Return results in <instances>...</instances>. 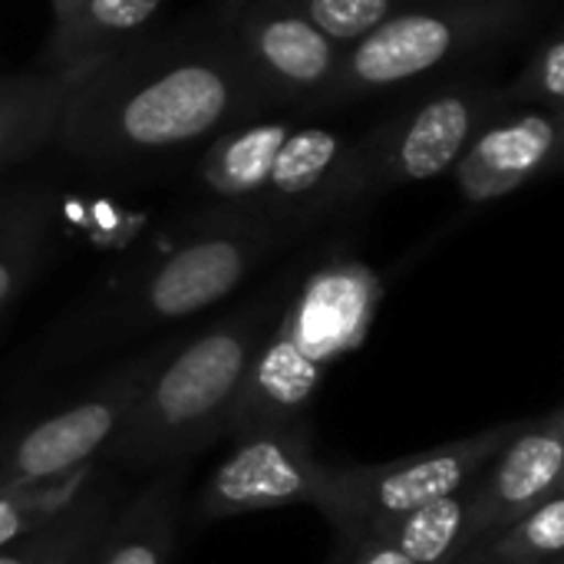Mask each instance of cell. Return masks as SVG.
<instances>
[{"label":"cell","mask_w":564,"mask_h":564,"mask_svg":"<svg viewBox=\"0 0 564 564\" xmlns=\"http://www.w3.org/2000/svg\"><path fill=\"white\" fill-rule=\"evenodd\" d=\"M99 476L102 463H89L50 482L0 489V549L59 519Z\"/></svg>","instance_id":"7402d4cb"},{"label":"cell","mask_w":564,"mask_h":564,"mask_svg":"<svg viewBox=\"0 0 564 564\" xmlns=\"http://www.w3.org/2000/svg\"><path fill=\"white\" fill-rule=\"evenodd\" d=\"M162 0H76L53 17V30L36 69L56 76H89L112 56L129 50L159 13Z\"/></svg>","instance_id":"5bb4252c"},{"label":"cell","mask_w":564,"mask_h":564,"mask_svg":"<svg viewBox=\"0 0 564 564\" xmlns=\"http://www.w3.org/2000/svg\"><path fill=\"white\" fill-rule=\"evenodd\" d=\"M334 564H413L383 539H337Z\"/></svg>","instance_id":"d4e9b609"},{"label":"cell","mask_w":564,"mask_h":564,"mask_svg":"<svg viewBox=\"0 0 564 564\" xmlns=\"http://www.w3.org/2000/svg\"><path fill=\"white\" fill-rule=\"evenodd\" d=\"M564 496L555 492L456 564H562Z\"/></svg>","instance_id":"44dd1931"},{"label":"cell","mask_w":564,"mask_h":564,"mask_svg":"<svg viewBox=\"0 0 564 564\" xmlns=\"http://www.w3.org/2000/svg\"><path fill=\"white\" fill-rule=\"evenodd\" d=\"M307 261L311 258H297L281 268L238 307L225 311L198 334L182 337L126 413L102 463L132 473L169 469L225 440V420L241 393L248 367L278 324Z\"/></svg>","instance_id":"7a4b0ae2"},{"label":"cell","mask_w":564,"mask_h":564,"mask_svg":"<svg viewBox=\"0 0 564 564\" xmlns=\"http://www.w3.org/2000/svg\"><path fill=\"white\" fill-rule=\"evenodd\" d=\"M529 17V0H436L393 10L377 30L344 50L321 102L340 106L410 83L446 59L512 33Z\"/></svg>","instance_id":"5b68a950"},{"label":"cell","mask_w":564,"mask_h":564,"mask_svg":"<svg viewBox=\"0 0 564 564\" xmlns=\"http://www.w3.org/2000/svg\"><path fill=\"white\" fill-rule=\"evenodd\" d=\"M564 479V410L522 420L519 433L496 453V459L473 479L476 486V545L499 535L506 525L562 492ZM469 549V552H473ZM466 552V555H469Z\"/></svg>","instance_id":"4fadbf2b"},{"label":"cell","mask_w":564,"mask_h":564,"mask_svg":"<svg viewBox=\"0 0 564 564\" xmlns=\"http://www.w3.org/2000/svg\"><path fill=\"white\" fill-rule=\"evenodd\" d=\"M0 195H3V185H0Z\"/></svg>","instance_id":"4316f807"},{"label":"cell","mask_w":564,"mask_h":564,"mask_svg":"<svg viewBox=\"0 0 564 564\" xmlns=\"http://www.w3.org/2000/svg\"><path fill=\"white\" fill-rule=\"evenodd\" d=\"M506 106H542V109H558L564 106V36L552 30L525 59L519 76L502 86Z\"/></svg>","instance_id":"603a6c76"},{"label":"cell","mask_w":564,"mask_h":564,"mask_svg":"<svg viewBox=\"0 0 564 564\" xmlns=\"http://www.w3.org/2000/svg\"><path fill=\"white\" fill-rule=\"evenodd\" d=\"M297 10L311 26H317L337 46H354L370 30H377L390 13L393 0H281Z\"/></svg>","instance_id":"cb8c5ba5"},{"label":"cell","mask_w":564,"mask_h":564,"mask_svg":"<svg viewBox=\"0 0 564 564\" xmlns=\"http://www.w3.org/2000/svg\"><path fill=\"white\" fill-rule=\"evenodd\" d=\"M519 423H499L466 440L413 453L373 466H330L317 512L334 525L337 539H367L397 519L423 509L473 482L496 453L519 433Z\"/></svg>","instance_id":"8992f818"},{"label":"cell","mask_w":564,"mask_h":564,"mask_svg":"<svg viewBox=\"0 0 564 564\" xmlns=\"http://www.w3.org/2000/svg\"><path fill=\"white\" fill-rule=\"evenodd\" d=\"M73 3H76V0H50V7H53V17H59V13H63V10H69Z\"/></svg>","instance_id":"484cf974"},{"label":"cell","mask_w":564,"mask_h":564,"mask_svg":"<svg viewBox=\"0 0 564 564\" xmlns=\"http://www.w3.org/2000/svg\"><path fill=\"white\" fill-rule=\"evenodd\" d=\"M56 195L46 185L3 188L0 195V311L36 278L53 245Z\"/></svg>","instance_id":"ac0fdd59"},{"label":"cell","mask_w":564,"mask_h":564,"mask_svg":"<svg viewBox=\"0 0 564 564\" xmlns=\"http://www.w3.org/2000/svg\"><path fill=\"white\" fill-rule=\"evenodd\" d=\"M383 294V274L364 258L337 248L314 254L248 367L225 440L258 426L307 423L327 373L367 340Z\"/></svg>","instance_id":"3957f363"},{"label":"cell","mask_w":564,"mask_h":564,"mask_svg":"<svg viewBox=\"0 0 564 564\" xmlns=\"http://www.w3.org/2000/svg\"><path fill=\"white\" fill-rule=\"evenodd\" d=\"M297 241L291 231L248 215L215 208L162 258L112 281L56 344V357H86L182 324L228 301L271 254Z\"/></svg>","instance_id":"277c9868"},{"label":"cell","mask_w":564,"mask_h":564,"mask_svg":"<svg viewBox=\"0 0 564 564\" xmlns=\"http://www.w3.org/2000/svg\"><path fill=\"white\" fill-rule=\"evenodd\" d=\"M506 109L509 106L499 86L466 83L440 89L410 112H400L397 119L360 135L373 195L449 172L476 132Z\"/></svg>","instance_id":"9c48e42d"},{"label":"cell","mask_w":564,"mask_h":564,"mask_svg":"<svg viewBox=\"0 0 564 564\" xmlns=\"http://www.w3.org/2000/svg\"><path fill=\"white\" fill-rule=\"evenodd\" d=\"M370 195L364 139H347L327 126H301L291 129L278 149L268 185L248 215L301 238L311 228L354 212Z\"/></svg>","instance_id":"30bf717a"},{"label":"cell","mask_w":564,"mask_h":564,"mask_svg":"<svg viewBox=\"0 0 564 564\" xmlns=\"http://www.w3.org/2000/svg\"><path fill=\"white\" fill-rule=\"evenodd\" d=\"M367 539L390 542L413 564H456L476 545V486L466 482Z\"/></svg>","instance_id":"ffe728a7"},{"label":"cell","mask_w":564,"mask_h":564,"mask_svg":"<svg viewBox=\"0 0 564 564\" xmlns=\"http://www.w3.org/2000/svg\"><path fill=\"white\" fill-rule=\"evenodd\" d=\"M116 516V486L99 476L59 519L0 549V564H89Z\"/></svg>","instance_id":"d6986e66"},{"label":"cell","mask_w":564,"mask_h":564,"mask_svg":"<svg viewBox=\"0 0 564 564\" xmlns=\"http://www.w3.org/2000/svg\"><path fill=\"white\" fill-rule=\"evenodd\" d=\"M564 112L542 106H519L499 112L453 162V182L463 202H499L539 175H545L562 152Z\"/></svg>","instance_id":"7c38bea8"},{"label":"cell","mask_w":564,"mask_h":564,"mask_svg":"<svg viewBox=\"0 0 564 564\" xmlns=\"http://www.w3.org/2000/svg\"><path fill=\"white\" fill-rule=\"evenodd\" d=\"M231 23V53L268 99H321L337 76L344 46L327 40L281 0H245Z\"/></svg>","instance_id":"8fae6325"},{"label":"cell","mask_w":564,"mask_h":564,"mask_svg":"<svg viewBox=\"0 0 564 564\" xmlns=\"http://www.w3.org/2000/svg\"><path fill=\"white\" fill-rule=\"evenodd\" d=\"M294 126L284 119L238 122L215 135L198 162L202 188L225 212H251L274 169L278 149Z\"/></svg>","instance_id":"9a60e30c"},{"label":"cell","mask_w":564,"mask_h":564,"mask_svg":"<svg viewBox=\"0 0 564 564\" xmlns=\"http://www.w3.org/2000/svg\"><path fill=\"white\" fill-rule=\"evenodd\" d=\"M79 79L83 76H56L46 69L0 76V172L56 139L63 109Z\"/></svg>","instance_id":"e0dca14e"},{"label":"cell","mask_w":564,"mask_h":564,"mask_svg":"<svg viewBox=\"0 0 564 564\" xmlns=\"http://www.w3.org/2000/svg\"><path fill=\"white\" fill-rule=\"evenodd\" d=\"M241 3H245V0H241Z\"/></svg>","instance_id":"83f0119b"},{"label":"cell","mask_w":564,"mask_h":564,"mask_svg":"<svg viewBox=\"0 0 564 564\" xmlns=\"http://www.w3.org/2000/svg\"><path fill=\"white\" fill-rule=\"evenodd\" d=\"M231 453L212 469L192 519L225 522L291 506L317 509L330 466L314 453L311 423L258 426L231 436Z\"/></svg>","instance_id":"ba28073f"},{"label":"cell","mask_w":564,"mask_h":564,"mask_svg":"<svg viewBox=\"0 0 564 564\" xmlns=\"http://www.w3.org/2000/svg\"><path fill=\"white\" fill-rule=\"evenodd\" d=\"M268 102L228 43L129 46L79 79L53 142L86 165H135L248 122Z\"/></svg>","instance_id":"6da1fadb"},{"label":"cell","mask_w":564,"mask_h":564,"mask_svg":"<svg viewBox=\"0 0 564 564\" xmlns=\"http://www.w3.org/2000/svg\"><path fill=\"white\" fill-rule=\"evenodd\" d=\"M178 340L182 337H169L145 347L83 397L0 433V489L50 482L79 466L102 463V453L119 433L126 413L152 373L172 357Z\"/></svg>","instance_id":"52a82bcc"},{"label":"cell","mask_w":564,"mask_h":564,"mask_svg":"<svg viewBox=\"0 0 564 564\" xmlns=\"http://www.w3.org/2000/svg\"><path fill=\"white\" fill-rule=\"evenodd\" d=\"M182 466L159 469V476L122 506L102 532L89 564H169L175 549V529L182 516Z\"/></svg>","instance_id":"2e32d148"}]
</instances>
